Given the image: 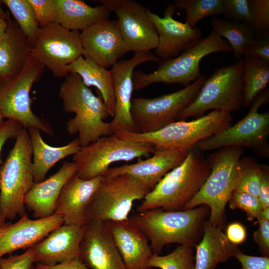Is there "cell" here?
<instances>
[{
  "label": "cell",
  "mask_w": 269,
  "mask_h": 269,
  "mask_svg": "<svg viewBox=\"0 0 269 269\" xmlns=\"http://www.w3.org/2000/svg\"><path fill=\"white\" fill-rule=\"evenodd\" d=\"M58 96L64 111L75 114L67 121L66 131L71 135L79 134L81 147L113 134L110 123L104 121L109 115L101 95L95 96L78 74L69 73L65 77Z\"/></svg>",
  "instance_id": "cell-3"
},
{
  "label": "cell",
  "mask_w": 269,
  "mask_h": 269,
  "mask_svg": "<svg viewBox=\"0 0 269 269\" xmlns=\"http://www.w3.org/2000/svg\"><path fill=\"white\" fill-rule=\"evenodd\" d=\"M67 70L68 73L78 74L86 86H93L97 89L109 116L113 117L115 98L114 80L111 70H108L91 59L83 56L68 65Z\"/></svg>",
  "instance_id": "cell-30"
},
{
  "label": "cell",
  "mask_w": 269,
  "mask_h": 269,
  "mask_svg": "<svg viewBox=\"0 0 269 269\" xmlns=\"http://www.w3.org/2000/svg\"><path fill=\"white\" fill-rule=\"evenodd\" d=\"M225 235L231 244L238 245L246 239L247 231L241 223L233 222L227 227Z\"/></svg>",
  "instance_id": "cell-46"
},
{
  "label": "cell",
  "mask_w": 269,
  "mask_h": 269,
  "mask_svg": "<svg viewBox=\"0 0 269 269\" xmlns=\"http://www.w3.org/2000/svg\"><path fill=\"white\" fill-rule=\"evenodd\" d=\"M242 265V269H256L269 267V257L249 256L240 251L234 256Z\"/></svg>",
  "instance_id": "cell-45"
},
{
  "label": "cell",
  "mask_w": 269,
  "mask_h": 269,
  "mask_svg": "<svg viewBox=\"0 0 269 269\" xmlns=\"http://www.w3.org/2000/svg\"><path fill=\"white\" fill-rule=\"evenodd\" d=\"M193 246L179 245L173 251L165 256L153 255L148 262L151 268L160 269H195Z\"/></svg>",
  "instance_id": "cell-35"
},
{
  "label": "cell",
  "mask_w": 269,
  "mask_h": 269,
  "mask_svg": "<svg viewBox=\"0 0 269 269\" xmlns=\"http://www.w3.org/2000/svg\"><path fill=\"white\" fill-rule=\"evenodd\" d=\"M30 269H35V268L32 266Z\"/></svg>",
  "instance_id": "cell-56"
},
{
  "label": "cell",
  "mask_w": 269,
  "mask_h": 269,
  "mask_svg": "<svg viewBox=\"0 0 269 269\" xmlns=\"http://www.w3.org/2000/svg\"><path fill=\"white\" fill-rule=\"evenodd\" d=\"M259 229L254 233L255 242L259 246L261 253L265 257L269 255V221L261 215L257 219Z\"/></svg>",
  "instance_id": "cell-43"
},
{
  "label": "cell",
  "mask_w": 269,
  "mask_h": 269,
  "mask_svg": "<svg viewBox=\"0 0 269 269\" xmlns=\"http://www.w3.org/2000/svg\"><path fill=\"white\" fill-rule=\"evenodd\" d=\"M203 226L202 239L195 246V269H215L219 264L227 262L240 251L229 241L221 227L208 221Z\"/></svg>",
  "instance_id": "cell-27"
},
{
  "label": "cell",
  "mask_w": 269,
  "mask_h": 269,
  "mask_svg": "<svg viewBox=\"0 0 269 269\" xmlns=\"http://www.w3.org/2000/svg\"><path fill=\"white\" fill-rule=\"evenodd\" d=\"M269 269V267H268V268H259V269Z\"/></svg>",
  "instance_id": "cell-54"
},
{
  "label": "cell",
  "mask_w": 269,
  "mask_h": 269,
  "mask_svg": "<svg viewBox=\"0 0 269 269\" xmlns=\"http://www.w3.org/2000/svg\"><path fill=\"white\" fill-rule=\"evenodd\" d=\"M110 11L103 5L92 6L81 0H55L54 22L72 31H82L108 19Z\"/></svg>",
  "instance_id": "cell-28"
},
{
  "label": "cell",
  "mask_w": 269,
  "mask_h": 269,
  "mask_svg": "<svg viewBox=\"0 0 269 269\" xmlns=\"http://www.w3.org/2000/svg\"><path fill=\"white\" fill-rule=\"evenodd\" d=\"M228 202L231 209H239L245 212L250 220L257 219L263 209L258 197L244 192L234 191Z\"/></svg>",
  "instance_id": "cell-38"
},
{
  "label": "cell",
  "mask_w": 269,
  "mask_h": 269,
  "mask_svg": "<svg viewBox=\"0 0 269 269\" xmlns=\"http://www.w3.org/2000/svg\"><path fill=\"white\" fill-rule=\"evenodd\" d=\"M176 9L174 3L167 5L163 17L150 12L158 34L155 55L161 61L177 57L191 43L202 38L200 29L192 28L186 22H181L173 18Z\"/></svg>",
  "instance_id": "cell-20"
},
{
  "label": "cell",
  "mask_w": 269,
  "mask_h": 269,
  "mask_svg": "<svg viewBox=\"0 0 269 269\" xmlns=\"http://www.w3.org/2000/svg\"><path fill=\"white\" fill-rule=\"evenodd\" d=\"M34 183L32 148L28 131L23 128L0 166V215L4 221L26 213L24 197Z\"/></svg>",
  "instance_id": "cell-6"
},
{
  "label": "cell",
  "mask_w": 269,
  "mask_h": 269,
  "mask_svg": "<svg viewBox=\"0 0 269 269\" xmlns=\"http://www.w3.org/2000/svg\"><path fill=\"white\" fill-rule=\"evenodd\" d=\"M32 46L15 21L7 20V26L0 36V78L16 75L31 55Z\"/></svg>",
  "instance_id": "cell-26"
},
{
  "label": "cell",
  "mask_w": 269,
  "mask_h": 269,
  "mask_svg": "<svg viewBox=\"0 0 269 269\" xmlns=\"http://www.w3.org/2000/svg\"><path fill=\"white\" fill-rule=\"evenodd\" d=\"M32 148V170L34 182L43 181L48 171L62 159L76 153L81 148L78 137L61 146L48 145L43 139L40 131L36 129H28Z\"/></svg>",
  "instance_id": "cell-29"
},
{
  "label": "cell",
  "mask_w": 269,
  "mask_h": 269,
  "mask_svg": "<svg viewBox=\"0 0 269 269\" xmlns=\"http://www.w3.org/2000/svg\"><path fill=\"white\" fill-rule=\"evenodd\" d=\"M5 221H4L1 218L0 215V223H2V222H4Z\"/></svg>",
  "instance_id": "cell-53"
},
{
  "label": "cell",
  "mask_w": 269,
  "mask_h": 269,
  "mask_svg": "<svg viewBox=\"0 0 269 269\" xmlns=\"http://www.w3.org/2000/svg\"><path fill=\"white\" fill-rule=\"evenodd\" d=\"M209 215V208L202 205L179 211L148 210L132 215L129 220L145 235L153 254L159 255L169 244L195 246L197 235Z\"/></svg>",
  "instance_id": "cell-4"
},
{
  "label": "cell",
  "mask_w": 269,
  "mask_h": 269,
  "mask_svg": "<svg viewBox=\"0 0 269 269\" xmlns=\"http://www.w3.org/2000/svg\"><path fill=\"white\" fill-rule=\"evenodd\" d=\"M8 12H5L1 6V2L0 0V18L5 20H8L10 18Z\"/></svg>",
  "instance_id": "cell-49"
},
{
  "label": "cell",
  "mask_w": 269,
  "mask_h": 269,
  "mask_svg": "<svg viewBox=\"0 0 269 269\" xmlns=\"http://www.w3.org/2000/svg\"><path fill=\"white\" fill-rule=\"evenodd\" d=\"M242 56L255 57L269 62V37L255 38L244 49Z\"/></svg>",
  "instance_id": "cell-42"
},
{
  "label": "cell",
  "mask_w": 269,
  "mask_h": 269,
  "mask_svg": "<svg viewBox=\"0 0 269 269\" xmlns=\"http://www.w3.org/2000/svg\"><path fill=\"white\" fill-rule=\"evenodd\" d=\"M44 71L45 67L30 55L16 75L2 80L0 86V111L3 119L14 120L23 128L36 129L53 136L50 125L34 114L31 108V89Z\"/></svg>",
  "instance_id": "cell-9"
},
{
  "label": "cell",
  "mask_w": 269,
  "mask_h": 269,
  "mask_svg": "<svg viewBox=\"0 0 269 269\" xmlns=\"http://www.w3.org/2000/svg\"><path fill=\"white\" fill-rule=\"evenodd\" d=\"M155 149L150 143L125 139L113 134L81 147L73 155L72 160L78 166V176L88 180L103 176L113 163L148 158Z\"/></svg>",
  "instance_id": "cell-11"
},
{
  "label": "cell",
  "mask_w": 269,
  "mask_h": 269,
  "mask_svg": "<svg viewBox=\"0 0 269 269\" xmlns=\"http://www.w3.org/2000/svg\"><path fill=\"white\" fill-rule=\"evenodd\" d=\"M210 23L212 29L219 36L227 39L238 59L242 58L244 49L256 38L253 28L247 23L228 21L215 16Z\"/></svg>",
  "instance_id": "cell-32"
},
{
  "label": "cell",
  "mask_w": 269,
  "mask_h": 269,
  "mask_svg": "<svg viewBox=\"0 0 269 269\" xmlns=\"http://www.w3.org/2000/svg\"><path fill=\"white\" fill-rule=\"evenodd\" d=\"M31 55L55 77H65L67 66L83 56L80 32L56 22L39 27Z\"/></svg>",
  "instance_id": "cell-14"
},
{
  "label": "cell",
  "mask_w": 269,
  "mask_h": 269,
  "mask_svg": "<svg viewBox=\"0 0 269 269\" xmlns=\"http://www.w3.org/2000/svg\"><path fill=\"white\" fill-rule=\"evenodd\" d=\"M19 123L10 119H7L0 125V153L4 143L10 139H15L23 129Z\"/></svg>",
  "instance_id": "cell-44"
},
{
  "label": "cell",
  "mask_w": 269,
  "mask_h": 269,
  "mask_svg": "<svg viewBox=\"0 0 269 269\" xmlns=\"http://www.w3.org/2000/svg\"><path fill=\"white\" fill-rule=\"evenodd\" d=\"M86 226L63 224L33 247L34 262L54 266L80 259Z\"/></svg>",
  "instance_id": "cell-21"
},
{
  "label": "cell",
  "mask_w": 269,
  "mask_h": 269,
  "mask_svg": "<svg viewBox=\"0 0 269 269\" xmlns=\"http://www.w3.org/2000/svg\"><path fill=\"white\" fill-rule=\"evenodd\" d=\"M147 62L159 63L161 60L150 51L137 53L131 59L119 61L112 66L115 98V114L110 122L113 134L118 131L135 132L131 115L133 75L136 66Z\"/></svg>",
  "instance_id": "cell-16"
},
{
  "label": "cell",
  "mask_w": 269,
  "mask_h": 269,
  "mask_svg": "<svg viewBox=\"0 0 269 269\" xmlns=\"http://www.w3.org/2000/svg\"><path fill=\"white\" fill-rule=\"evenodd\" d=\"M153 189L147 182L128 174L103 177L91 202L88 221L127 220L133 203L143 199Z\"/></svg>",
  "instance_id": "cell-10"
},
{
  "label": "cell",
  "mask_w": 269,
  "mask_h": 269,
  "mask_svg": "<svg viewBox=\"0 0 269 269\" xmlns=\"http://www.w3.org/2000/svg\"><path fill=\"white\" fill-rule=\"evenodd\" d=\"M261 179L258 198L263 208L269 207V169L268 165H261Z\"/></svg>",
  "instance_id": "cell-47"
},
{
  "label": "cell",
  "mask_w": 269,
  "mask_h": 269,
  "mask_svg": "<svg viewBox=\"0 0 269 269\" xmlns=\"http://www.w3.org/2000/svg\"><path fill=\"white\" fill-rule=\"evenodd\" d=\"M231 51L233 49L229 43L212 29L207 36L191 43L177 57L161 61L154 72L134 71V90L138 91L157 83L187 87L202 76L200 63L205 56L217 52Z\"/></svg>",
  "instance_id": "cell-5"
},
{
  "label": "cell",
  "mask_w": 269,
  "mask_h": 269,
  "mask_svg": "<svg viewBox=\"0 0 269 269\" xmlns=\"http://www.w3.org/2000/svg\"><path fill=\"white\" fill-rule=\"evenodd\" d=\"M15 19V21L28 38L32 47L39 26L32 7L28 0H1Z\"/></svg>",
  "instance_id": "cell-33"
},
{
  "label": "cell",
  "mask_w": 269,
  "mask_h": 269,
  "mask_svg": "<svg viewBox=\"0 0 269 269\" xmlns=\"http://www.w3.org/2000/svg\"><path fill=\"white\" fill-rule=\"evenodd\" d=\"M155 149L153 155L145 160L109 168L103 177L110 178L128 174L147 182L154 188L166 173L183 162L190 148Z\"/></svg>",
  "instance_id": "cell-25"
},
{
  "label": "cell",
  "mask_w": 269,
  "mask_h": 269,
  "mask_svg": "<svg viewBox=\"0 0 269 269\" xmlns=\"http://www.w3.org/2000/svg\"><path fill=\"white\" fill-rule=\"evenodd\" d=\"M80 259L90 269H125L110 230L101 221H90L86 225Z\"/></svg>",
  "instance_id": "cell-19"
},
{
  "label": "cell",
  "mask_w": 269,
  "mask_h": 269,
  "mask_svg": "<svg viewBox=\"0 0 269 269\" xmlns=\"http://www.w3.org/2000/svg\"><path fill=\"white\" fill-rule=\"evenodd\" d=\"M34 262L33 247L19 255L0 259V269H30Z\"/></svg>",
  "instance_id": "cell-41"
},
{
  "label": "cell",
  "mask_w": 269,
  "mask_h": 269,
  "mask_svg": "<svg viewBox=\"0 0 269 269\" xmlns=\"http://www.w3.org/2000/svg\"><path fill=\"white\" fill-rule=\"evenodd\" d=\"M232 121L231 113L214 110L191 121L173 122L153 132L118 131L114 134L123 139L150 143L157 148L190 149L223 131L232 125Z\"/></svg>",
  "instance_id": "cell-7"
},
{
  "label": "cell",
  "mask_w": 269,
  "mask_h": 269,
  "mask_svg": "<svg viewBox=\"0 0 269 269\" xmlns=\"http://www.w3.org/2000/svg\"><path fill=\"white\" fill-rule=\"evenodd\" d=\"M261 179V165L254 161L243 174L235 191L258 198Z\"/></svg>",
  "instance_id": "cell-39"
},
{
  "label": "cell",
  "mask_w": 269,
  "mask_h": 269,
  "mask_svg": "<svg viewBox=\"0 0 269 269\" xmlns=\"http://www.w3.org/2000/svg\"><path fill=\"white\" fill-rule=\"evenodd\" d=\"M252 9V27L256 38L269 37V0H251Z\"/></svg>",
  "instance_id": "cell-37"
},
{
  "label": "cell",
  "mask_w": 269,
  "mask_h": 269,
  "mask_svg": "<svg viewBox=\"0 0 269 269\" xmlns=\"http://www.w3.org/2000/svg\"><path fill=\"white\" fill-rule=\"evenodd\" d=\"M35 269H90L80 259H76L54 266L37 264Z\"/></svg>",
  "instance_id": "cell-48"
},
{
  "label": "cell",
  "mask_w": 269,
  "mask_h": 269,
  "mask_svg": "<svg viewBox=\"0 0 269 269\" xmlns=\"http://www.w3.org/2000/svg\"><path fill=\"white\" fill-rule=\"evenodd\" d=\"M3 118L0 111V125L3 122Z\"/></svg>",
  "instance_id": "cell-52"
},
{
  "label": "cell",
  "mask_w": 269,
  "mask_h": 269,
  "mask_svg": "<svg viewBox=\"0 0 269 269\" xmlns=\"http://www.w3.org/2000/svg\"><path fill=\"white\" fill-rule=\"evenodd\" d=\"M2 82V80L0 78V86L1 85V84Z\"/></svg>",
  "instance_id": "cell-55"
},
{
  "label": "cell",
  "mask_w": 269,
  "mask_h": 269,
  "mask_svg": "<svg viewBox=\"0 0 269 269\" xmlns=\"http://www.w3.org/2000/svg\"><path fill=\"white\" fill-rule=\"evenodd\" d=\"M176 8L186 12V22L192 27L209 16L223 14V0H175Z\"/></svg>",
  "instance_id": "cell-34"
},
{
  "label": "cell",
  "mask_w": 269,
  "mask_h": 269,
  "mask_svg": "<svg viewBox=\"0 0 269 269\" xmlns=\"http://www.w3.org/2000/svg\"><path fill=\"white\" fill-rule=\"evenodd\" d=\"M269 100V89L264 90L254 98L245 117L221 133L199 141L195 146L201 151L227 146L250 147L263 154H268L269 113H260L259 109Z\"/></svg>",
  "instance_id": "cell-12"
},
{
  "label": "cell",
  "mask_w": 269,
  "mask_h": 269,
  "mask_svg": "<svg viewBox=\"0 0 269 269\" xmlns=\"http://www.w3.org/2000/svg\"><path fill=\"white\" fill-rule=\"evenodd\" d=\"M59 215L31 219L26 213L17 222L0 223V259L19 250L35 246L51 232L63 225Z\"/></svg>",
  "instance_id": "cell-18"
},
{
  "label": "cell",
  "mask_w": 269,
  "mask_h": 269,
  "mask_svg": "<svg viewBox=\"0 0 269 269\" xmlns=\"http://www.w3.org/2000/svg\"><path fill=\"white\" fill-rule=\"evenodd\" d=\"M7 26V21L0 18V36L5 31Z\"/></svg>",
  "instance_id": "cell-50"
},
{
  "label": "cell",
  "mask_w": 269,
  "mask_h": 269,
  "mask_svg": "<svg viewBox=\"0 0 269 269\" xmlns=\"http://www.w3.org/2000/svg\"><path fill=\"white\" fill-rule=\"evenodd\" d=\"M223 4L224 19L252 25L251 0H223Z\"/></svg>",
  "instance_id": "cell-36"
},
{
  "label": "cell",
  "mask_w": 269,
  "mask_h": 269,
  "mask_svg": "<svg viewBox=\"0 0 269 269\" xmlns=\"http://www.w3.org/2000/svg\"><path fill=\"white\" fill-rule=\"evenodd\" d=\"M244 152L243 148L227 146L210 154L206 158L210 173L199 191L183 210L206 205L210 209L208 222L221 227L227 203L243 174L254 161L251 158L243 157Z\"/></svg>",
  "instance_id": "cell-1"
},
{
  "label": "cell",
  "mask_w": 269,
  "mask_h": 269,
  "mask_svg": "<svg viewBox=\"0 0 269 269\" xmlns=\"http://www.w3.org/2000/svg\"><path fill=\"white\" fill-rule=\"evenodd\" d=\"M39 27L54 22L55 0H28Z\"/></svg>",
  "instance_id": "cell-40"
},
{
  "label": "cell",
  "mask_w": 269,
  "mask_h": 269,
  "mask_svg": "<svg viewBox=\"0 0 269 269\" xmlns=\"http://www.w3.org/2000/svg\"><path fill=\"white\" fill-rule=\"evenodd\" d=\"M80 39L83 56L106 68L128 52L117 20L96 22L80 32Z\"/></svg>",
  "instance_id": "cell-17"
},
{
  "label": "cell",
  "mask_w": 269,
  "mask_h": 269,
  "mask_svg": "<svg viewBox=\"0 0 269 269\" xmlns=\"http://www.w3.org/2000/svg\"><path fill=\"white\" fill-rule=\"evenodd\" d=\"M244 58L243 106L251 105L269 81V62L246 56Z\"/></svg>",
  "instance_id": "cell-31"
},
{
  "label": "cell",
  "mask_w": 269,
  "mask_h": 269,
  "mask_svg": "<svg viewBox=\"0 0 269 269\" xmlns=\"http://www.w3.org/2000/svg\"><path fill=\"white\" fill-rule=\"evenodd\" d=\"M103 179L102 176L83 179L76 173L68 181L60 194L54 213L63 218L64 224H87L91 202Z\"/></svg>",
  "instance_id": "cell-22"
},
{
  "label": "cell",
  "mask_w": 269,
  "mask_h": 269,
  "mask_svg": "<svg viewBox=\"0 0 269 269\" xmlns=\"http://www.w3.org/2000/svg\"><path fill=\"white\" fill-rule=\"evenodd\" d=\"M261 215L265 219L269 221V207L263 208Z\"/></svg>",
  "instance_id": "cell-51"
},
{
  "label": "cell",
  "mask_w": 269,
  "mask_h": 269,
  "mask_svg": "<svg viewBox=\"0 0 269 269\" xmlns=\"http://www.w3.org/2000/svg\"><path fill=\"white\" fill-rule=\"evenodd\" d=\"M78 166L74 162L65 161L60 169L43 181L34 183L26 194L24 203L31 211L35 219L54 214L57 201L64 185L77 173Z\"/></svg>",
  "instance_id": "cell-24"
},
{
  "label": "cell",
  "mask_w": 269,
  "mask_h": 269,
  "mask_svg": "<svg viewBox=\"0 0 269 269\" xmlns=\"http://www.w3.org/2000/svg\"><path fill=\"white\" fill-rule=\"evenodd\" d=\"M95 1L116 13L128 52L145 53L157 47L158 34L148 8L132 0Z\"/></svg>",
  "instance_id": "cell-15"
},
{
  "label": "cell",
  "mask_w": 269,
  "mask_h": 269,
  "mask_svg": "<svg viewBox=\"0 0 269 269\" xmlns=\"http://www.w3.org/2000/svg\"><path fill=\"white\" fill-rule=\"evenodd\" d=\"M211 171L209 164L196 146L185 159L157 183L137 207V212L161 208L165 211L183 210L199 191Z\"/></svg>",
  "instance_id": "cell-2"
},
{
  "label": "cell",
  "mask_w": 269,
  "mask_h": 269,
  "mask_svg": "<svg viewBox=\"0 0 269 269\" xmlns=\"http://www.w3.org/2000/svg\"><path fill=\"white\" fill-rule=\"evenodd\" d=\"M205 80L202 76L187 87L158 97L132 99L131 115L135 133L155 132L178 120L180 114L196 98Z\"/></svg>",
  "instance_id": "cell-13"
},
{
  "label": "cell",
  "mask_w": 269,
  "mask_h": 269,
  "mask_svg": "<svg viewBox=\"0 0 269 269\" xmlns=\"http://www.w3.org/2000/svg\"><path fill=\"white\" fill-rule=\"evenodd\" d=\"M244 63L241 58L233 64L216 69L178 120L199 116L209 110L230 113L239 111L243 106Z\"/></svg>",
  "instance_id": "cell-8"
},
{
  "label": "cell",
  "mask_w": 269,
  "mask_h": 269,
  "mask_svg": "<svg viewBox=\"0 0 269 269\" xmlns=\"http://www.w3.org/2000/svg\"><path fill=\"white\" fill-rule=\"evenodd\" d=\"M124 262L125 269H151L153 255L145 235L129 219L105 222Z\"/></svg>",
  "instance_id": "cell-23"
}]
</instances>
